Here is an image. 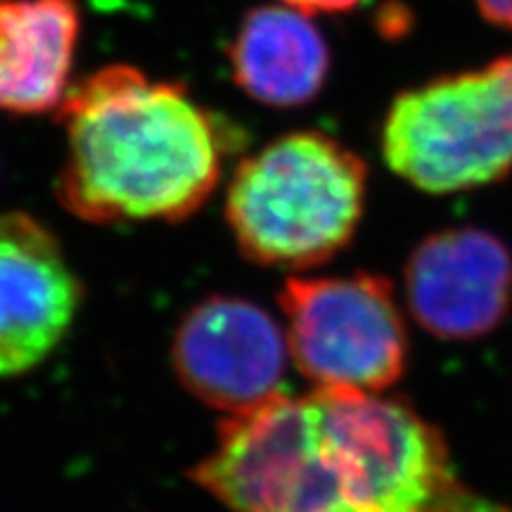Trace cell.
<instances>
[{
    "label": "cell",
    "mask_w": 512,
    "mask_h": 512,
    "mask_svg": "<svg viewBox=\"0 0 512 512\" xmlns=\"http://www.w3.org/2000/svg\"><path fill=\"white\" fill-rule=\"evenodd\" d=\"M389 169L415 188L477 190L512 171V55L401 93L382 128Z\"/></svg>",
    "instance_id": "3957f363"
},
{
    "label": "cell",
    "mask_w": 512,
    "mask_h": 512,
    "mask_svg": "<svg viewBox=\"0 0 512 512\" xmlns=\"http://www.w3.org/2000/svg\"><path fill=\"white\" fill-rule=\"evenodd\" d=\"M81 306V283L60 240L22 211L0 214V377L53 354Z\"/></svg>",
    "instance_id": "ba28073f"
},
{
    "label": "cell",
    "mask_w": 512,
    "mask_h": 512,
    "mask_svg": "<svg viewBox=\"0 0 512 512\" xmlns=\"http://www.w3.org/2000/svg\"><path fill=\"white\" fill-rule=\"evenodd\" d=\"M368 169L328 133L294 131L242 159L226 219L240 252L266 268H311L342 252L363 219Z\"/></svg>",
    "instance_id": "7a4b0ae2"
},
{
    "label": "cell",
    "mask_w": 512,
    "mask_h": 512,
    "mask_svg": "<svg viewBox=\"0 0 512 512\" xmlns=\"http://www.w3.org/2000/svg\"><path fill=\"white\" fill-rule=\"evenodd\" d=\"M406 302L420 328L446 342L491 335L512 306V254L482 228H448L415 247Z\"/></svg>",
    "instance_id": "52a82bcc"
},
{
    "label": "cell",
    "mask_w": 512,
    "mask_h": 512,
    "mask_svg": "<svg viewBox=\"0 0 512 512\" xmlns=\"http://www.w3.org/2000/svg\"><path fill=\"white\" fill-rule=\"evenodd\" d=\"M190 477L230 512H351L316 392L230 415Z\"/></svg>",
    "instance_id": "277c9868"
},
{
    "label": "cell",
    "mask_w": 512,
    "mask_h": 512,
    "mask_svg": "<svg viewBox=\"0 0 512 512\" xmlns=\"http://www.w3.org/2000/svg\"><path fill=\"white\" fill-rule=\"evenodd\" d=\"M475 3L489 22L512 29V0H475Z\"/></svg>",
    "instance_id": "7c38bea8"
},
{
    "label": "cell",
    "mask_w": 512,
    "mask_h": 512,
    "mask_svg": "<svg viewBox=\"0 0 512 512\" xmlns=\"http://www.w3.org/2000/svg\"><path fill=\"white\" fill-rule=\"evenodd\" d=\"M278 302L290 358L316 389L382 394L401 380L408 330L387 278H290Z\"/></svg>",
    "instance_id": "5b68a950"
},
{
    "label": "cell",
    "mask_w": 512,
    "mask_h": 512,
    "mask_svg": "<svg viewBox=\"0 0 512 512\" xmlns=\"http://www.w3.org/2000/svg\"><path fill=\"white\" fill-rule=\"evenodd\" d=\"M283 5L304 12V15H316V12H344L351 10L361 0H280Z\"/></svg>",
    "instance_id": "8fae6325"
},
{
    "label": "cell",
    "mask_w": 512,
    "mask_h": 512,
    "mask_svg": "<svg viewBox=\"0 0 512 512\" xmlns=\"http://www.w3.org/2000/svg\"><path fill=\"white\" fill-rule=\"evenodd\" d=\"M79 31L76 0H0V110H60L72 88Z\"/></svg>",
    "instance_id": "9c48e42d"
},
{
    "label": "cell",
    "mask_w": 512,
    "mask_h": 512,
    "mask_svg": "<svg viewBox=\"0 0 512 512\" xmlns=\"http://www.w3.org/2000/svg\"><path fill=\"white\" fill-rule=\"evenodd\" d=\"M171 361L195 399L230 418L285 392L290 347L278 320L259 304L211 297L185 313Z\"/></svg>",
    "instance_id": "8992f818"
},
{
    "label": "cell",
    "mask_w": 512,
    "mask_h": 512,
    "mask_svg": "<svg viewBox=\"0 0 512 512\" xmlns=\"http://www.w3.org/2000/svg\"><path fill=\"white\" fill-rule=\"evenodd\" d=\"M233 79L249 98L297 107L323 91L330 50L309 15L290 5H264L242 19L228 48Z\"/></svg>",
    "instance_id": "30bf717a"
},
{
    "label": "cell",
    "mask_w": 512,
    "mask_h": 512,
    "mask_svg": "<svg viewBox=\"0 0 512 512\" xmlns=\"http://www.w3.org/2000/svg\"><path fill=\"white\" fill-rule=\"evenodd\" d=\"M57 114L67 143L57 200L88 223L188 219L240 140L181 83L131 64L72 83Z\"/></svg>",
    "instance_id": "6da1fadb"
}]
</instances>
